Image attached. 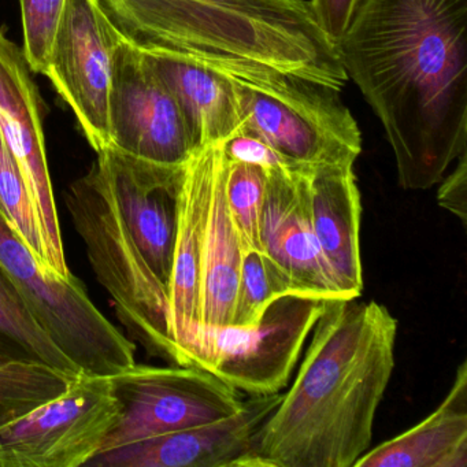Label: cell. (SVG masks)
I'll list each match as a JSON object with an SVG mask.
<instances>
[{
	"instance_id": "9",
	"label": "cell",
	"mask_w": 467,
	"mask_h": 467,
	"mask_svg": "<svg viewBox=\"0 0 467 467\" xmlns=\"http://www.w3.org/2000/svg\"><path fill=\"white\" fill-rule=\"evenodd\" d=\"M119 414L110 377L81 374L67 392L0 428V467H78Z\"/></svg>"
},
{
	"instance_id": "2",
	"label": "cell",
	"mask_w": 467,
	"mask_h": 467,
	"mask_svg": "<svg viewBox=\"0 0 467 467\" xmlns=\"http://www.w3.org/2000/svg\"><path fill=\"white\" fill-rule=\"evenodd\" d=\"M299 371L242 467H354L368 450L395 368L398 321L384 305L327 299Z\"/></svg>"
},
{
	"instance_id": "18",
	"label": "cell",
	"mask_w": 467,
	"mask_h": 467,
	"mask_svg": "<svg viewBox=\"0 0 467 467\" xmlns=\"http://www.w3.org/2000/svg\"><path fill=\"white\" fill-rule=\"evenodd\" d=\"M141 50L173 92L198 151L223 144L242 132L237 78L179 54L155 48Z\"/></svg>"
},
{
	"instance_id": "16",
	"label": "cell",
	"mask_w": 467,
	"mask_h": 467,
	"mask_svg": "<svg viewBox=\"0 0 467 467\" xmlns=\"http://www.w3.org/2000/svg\"><path fill=\"white\" fill-rule=\"evenodd\" d=\"M261 239L264 253L303 294L325 299L347 297L317 240L299 166L267 171Z\"/></svg>"
},
{
	"instance_id": "24",
	"label": "cell",
	"mask_w": 467,
	"mask_h": 467,
	"mask_svg": "<svg viewBox=\"0 0 467 467\" xmlns=\"http://www.w3.org/2000/svg\"><path fill=\"white\" fill-rule=\"evenodd\" d=\"M266 182V169L254 163L226 160V201L244 254L251 251L264 253L261 223Z\"/></svg>"
},
{
	"instance_id": "1",
	"label": "cell",
	"mask_w": 467,
	"mask_h": 467,
	"mask_svg": "<svg viewBox=\"0 0 467 467\" xmlns=\"http://www.w3.org/2000/svg\"><path fill=\"white\" fill-rule=\"evenodd\" d=\"M337 48L384 127L399 185L439 184L467 151V0H362Z\"/></svg>"
},
{
	"instance_id": "22",
	"label": "cell",
	"mask_w": 467,
	"mask_h": 467,
	"mask_svg": "<svg viewBox=\"0 0 467 467\" xmlns=\"http://www.w3.org/2000/svg\"><path fill=\"white\" fill-rule=\"evenodd\" d=\"M0 336L20 347L29 357L59 370L81 374L32 313L26 297L6 270L0 266Z\"/></svg>"
},
{
	"instance_id": "3",
	"label": "cell",
	"mask_w": 467,
	"mask_h": 467,
	"mask_svg": "<svg viewBox=\"0 0 467 467\" xmlns=\"http://www.w3.org/2000/svg\"><path fill=\"white\" fill-rule=\"evenodd\" d=\"M119 31L141 48L203 62L237 80L275 86L286 76L340 91L337 46L308 0H100Z\"/></svg>"
},
{
	"instance_id": "15",
	"label": "cell",
	"mask_w": 467,
	"mask_h": 467,
	"mask_svg": "<svg viewBox=\"0 0 467 467\" xmlns=\"http://www.w3.org/2000/svg\"><path fill=\"white\" fill-rule=\"evenodd\" d=\"M221 146L204 147L185 166L169 280V327L180 365H191L201 330L202 266L215 165Z\"/></svg>"
},
{
	"instance_id": "8",
	"label": "cell",
	"mask_w": 467,
	"mask_h": 467,
	"mask_svg": "<svg viewBox=\"0 0 467 467\" xmlns=\"http://www.w3.org/2000/svg\"><path fill=\"white\" fill-rule=\"evenodd\" d=\"M110 382L119 414L98 452L221 420L245 400L236 388L199 366L135 363Z\"/></svg>"
},
{
	"instance_id": "19",
	"label": "cell",
	"mask_w": 467,
	"mask_h": 467,
	"mask_svg": "<svg viewBox=\"0 0 467 467\" xmlns=\"http://www.w3.org/2000/svg\"><path fill=\"white\" fill-rule=\"evenodd\" d=\"M467 362L442 403L425 420L368 450L354 467H466Z\"/></svg>"
},
{
	"instance_id": "27",
	"label": "cell",
	"mask_w": 467,
	"mask_h": 467,
	"mask_svg": "<svg viewBox=\"0 0 467 467\" xmlns=\"http://www.w3.org/2000/svg\"><path fill=\"white\" fill-rule=\"evenodd\" d=\"M226 160L254 163L270 171L275 168L294 169L264 140L248 133L240 132L223 144Z\"/></svg>"
},
{
	"instance_id": "29",
	"label": "cell",
	"mask_w": 467,
	"mask_h": 467,
	"mask_svg": "<svg viewBox=\"0 0 467 467\" xmlns=\"http://www.w3.org/2000/svg\"><path fill=\"white\" fill-rule=\"evenodd\" d=\"M458 165L450 176L442 177L441 185L437 192V203L440 207L452 213L461 220L462 225L467 223V151L459 155Z\"/></svg>"
},
{
	"instance_id": "10",
	"label": "cell",
	"mask_w": 467,
	"mask_h": 467,
	"mask_svg": "<svg viewBox=\"0 0 467 467\" xmlns=\"http://www.w3.org/2000/svg\"><path fill=\"white\" fill-rule=\"evenodd\" d=\"M124 39L100 0H67L46 76L97 152L110 147L109 94Z\"/></svg>"
},
{
	"instance_id": "20",
	"label": "cell",
	"mask_w": 467,
	"mask_h": 467,
	"mask_svg": "<svg viewBox=\"0 0 467 467\" xmlns=\"http://www.w3.org/2000/svg\"><path fill=\"white\" fill-rule=\"evenodd\" d=\"M226 160L221 146L210 199L202 266L201 330L231 327L242 273V242L225 192ZM199 336V335H198ZM198 340V338H196Z\"/></svg>"
},
{
	"instance_id": "4",
	"label": "cell",
	"mask_w": 467,
	"mask_h": 467,
	"mask_svg": "<svg viewBox=\"0 0 467 467\" xmlns=\"http://www.w3.org/2000/svg\"><path fill=\"white\" fill-rule=\"evenodd\" d=\"M76 231L117 317L152 357L180 365L169 327V292L141 255L98 166L65 193ZM182 366V365H180Z\"/></svg>"
},
{
	"instance_id": "7",
	"label": "cell",
	"mask_w": 467,
	"mask_h": 467,
	"mask_svg": "<svg viewBox=\"0 0 467 467\" xmlns=\"http://www.w3.org/2000/svg\"><path fill=\"white\" fill-rule=\"evenodd\" d=\"M327 300L285 295L275 299L254 327L203 330L191 354V365L212 371L250 396L281 392Z\"/></svg>"
},
{
	"instance_id": "5",
	"label": "cell",
	"mask_w": 467,
	"mask_h": 467,
	"mask_svg": "<svg viewBox=\"0 0 467 467\" xmlns=\"http://www.w3.org/2000/svg\"><path fill=\"white\" fill-rule=\"evenodd\" d=\"M239 83L242 132L264 140L289 165H354L362 135L338 91L286 76L275 86Z\"/></svg>"
},
{
	"instance_id": "21",
	"label": "cell",
	"mask_w": 467,
	"mask_h": 467,
	"mask_svg": "<svg viewBox=\"0 0 467 467\" xmlns=\"http://www.w3.org/2000/svg\"><path fill=\"white\" fill-rule=\"evenodd\" d=\"M80 376L34 359L0 336V428L58 398Z\"/></svg>"
},
{
	"instance_id": "11",
	"label": "cell",
	"mask_w": 467,
	"mask_h": 467,
	"mask_svg": "<svg viewBox=\"0 0 467 467\" xmlns=\"http://www.w3.org/2000/svg\"><path fill=\"white\" fill-rule=\"evenodd\" d=\"M109 128L110 146L139 160L182 166L198 152L173 92L127 36L114 57Z\"/></svg>"
},
{
	"instance_id": "13",
	"label": "cell",
	"mask_w": 467,
	"mask_h": 467,
	"mask_svg": "<svg viewBox=\"0 0 467 467\" xmlns=\"http://www.w3.org/2000/svg\"><path fill=\"white\" fill-rule=\"evenodd\" d=\"M95 165L108 182L141 255L169 288L180 190L187 165L149 162L111 146L98 152Z\"/></svg>"
},
{
	"instance_id": "6",
	"label": "cell",
	"mask_w": 467,
	"mask_h": 467,
	"mask_svg": "<svg viewBox=\"0 0 467 467\" xmlns=\"http://www.w3.org/2000/svg\"><path fill=\"white\" fill-rule=\"evenodd\" d=\"M0 266L81 374L113 377L135 365V344L98 310L83 283L75 275L59 280L46 275L2 212Z\"/></svg>"
},
{
	"instance_id": "28",
	"label": "cell",
	"mask_w": 467,
	"mask_h": 467,
	"mask_svg": "<svg viewBox=\"0 0 467 467\" xmlns=\"http://www.w3.org/2000/svg\"><path fill=\"white\" fill-rule=\"evenodd\" d=\"M362 0H308L319 28L337 46Z\"/></svg>"
},
{
	"instance_id": "25",
	"label": "cell",
	"mask_w": 467,
	"mask_h": 467,
	"mask_svg": "<svg viewBox=\"0 0 467 467\" xmlns=\"http://www.w3.org/2000/svg\"><path fill=\"white\" fill-rule=\"evenodd\" d=\"M0 212L4 213L16 234L34 254L40 269L46 275H51L47 272L45 245L37 228L26 180L21 174L17 161L13 157L2 135H0Z\"/></svg>"
},
{
	"instance_id": "23",
	"label": "cell",
	"mask_w": 467,
	"mask_h": 467,
	"mask_svg": "<svg viewBox=\"0 0 467 467\" xmlns=\"http://www.w3.org/2000/svg\"><path fill=\"white\" fill-rule=\"evenodd\" d=\"M292 294L306 295L267 254L245 253L231 327H254L275 299Z\"/></svg>"
},
{
	"instance_id": "14",
	"label": "cell",
	"mask_w": 467,
	"mask_h": 467,
	"mask_svg": "<svg viewBox=\"0 0 467 467\" xmlns=\"http://www.w3.org/2000/svg\"><path fill=\"white\" fill-rule=\"evenodd\" d=\"M281 395L250 396L228 417L102 451L84 466L242 467L256 431Z\"/></svg>"
},
{
	"instance_id": "26",
	"label": "cell",
	"mask_w": 467,
	"mask_h": 467,
	"mask_svg": "<svg viewBox=\"0 0 467 467\" xmlns=\"http://www.w3.org/2000/svg\"><path fill=\"white\" fill-rule=\"evenodd\" d=\"M67 0H20L24 48L31 72L46 75Z\"/></svg>"
},
{
	"instance_id": "12",
	"label": "cell",
	"mask_w": 467,
	"mask_h": 467,
	"mask_svg": "<svg viewBox=\"0 0 467 467\" xmlns=\"http://www.w3.org/2000/svg\"><path fill=\"white\" fill-rule=\"evenodd\" d=\"M0 135L26 180L53 277H73L65 256L46 152L39 92L23 50L0 31Z\"/></svg>"
},
{
	"instance_id": "17",
	"label": "cell",
	"mask_w": 467,
	"mask_h": 467,
	"mask_svg": "<svg viewBox=\"0 0 467 467\" xmlns=\"http://www.w3.org/2000/svg\"><path fill=\"white\" fill-rule=\"evenodd\" d=\"M299 171L322 254L343 294L360 297L362 202L354 165L299 166Z\"/></svg>"
}]
</instances>
